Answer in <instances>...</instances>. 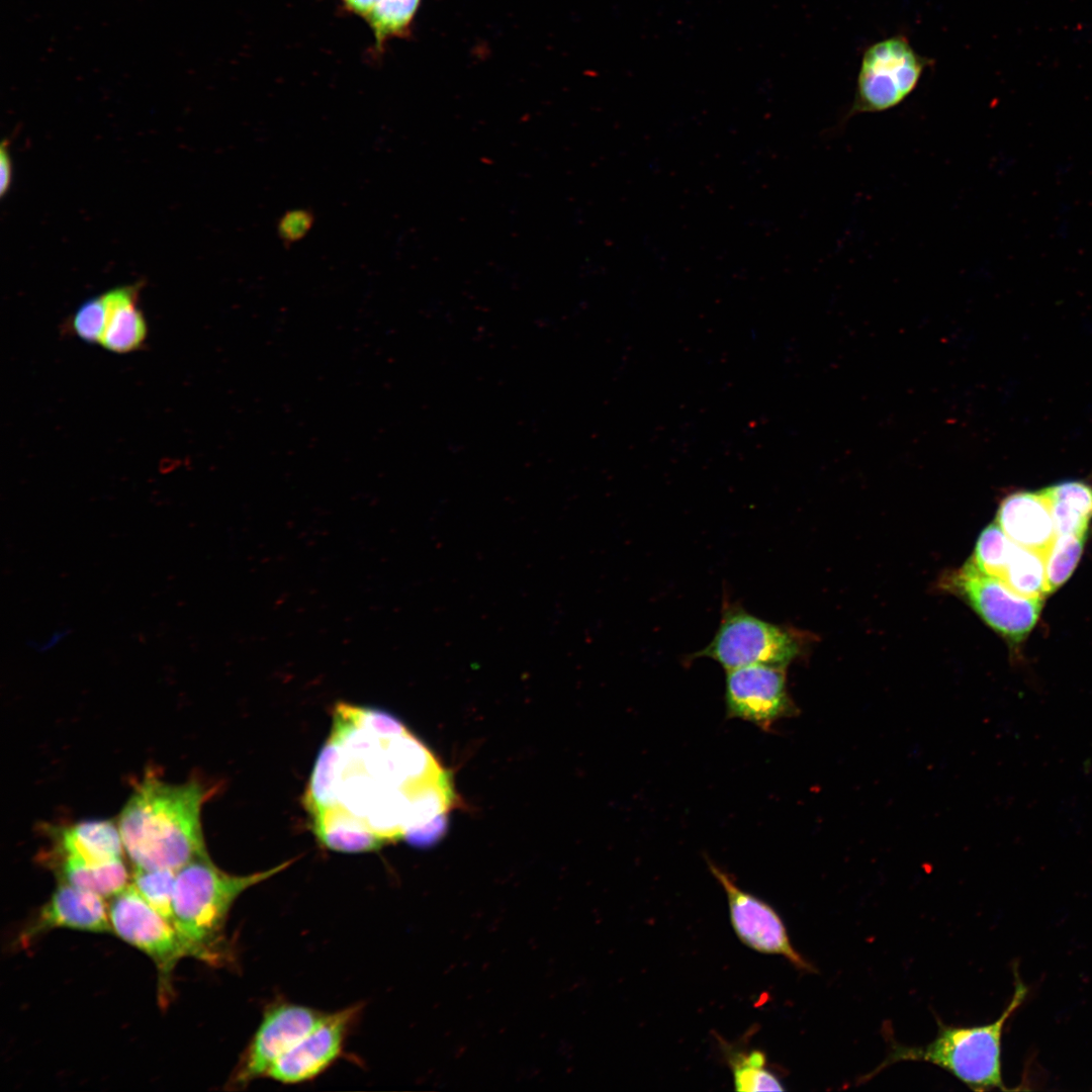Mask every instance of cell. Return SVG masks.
<instances>
[{
	"mask_svg": "<svg viewBox=\"0 0 1092 1092\" xmlns=\"http://www.w3.org/2000/svg\"><path fill=\"white\" fill-rule=\"evenodd\" d=\"M217 786L198 779L170 784L148 772L135 784L117 825L133 868L178 871L207 855L201 810Z\"/></svg>",
	"mask_w": 1092,
	"mask_h": 1092,
	"instance_id": "obj_1",
	"label": "cell"
},
{
	"mask_svg": "<svg viewBox=\"0 0 1092 1092\" xmlns=\"http://www.w3.org/2000/svg\"><path fill=\"white\" fill-rule=\"evenodd\" d=\"M295 859L250 875H232L217 868L207 855L183 866L176 873L172 924L187 953L210 966L233 961L225 925L235 901L249 888L284 871Z\"/></svg>",
	"mask_w": 1092,
	"mask_h": 1092,
	"instance_id": "obj_2",
	"label": "cell"
},
{
	"mask_svg": "<svg viewBox=\"0 0 1092 1092\" xmlns=\"http://www.w3.org/2000/svg\"><path fill=\"white\" fill-rule=\"evenodd\" d=\"M1015 989L1001 1015L993 1022L976 1026H957L938 1018L937 1034L925 1045H905L897 1042L884 1030L890 1050L886 1059L859 1081L864 1082L883 1069L902 1061H920L938 1066L958 1078L970 1089L987 1091L1009 1090L1002 1078V1036L1010 1016L1024 1002L1028 988L1015 972Z\"/></svg>",
	"mask_w": 1092,
	"mask_h": 1092,
	"instance_id": "obj_3",
	"label": "cell"
},
{
	"mask_svg": "<svg viewBox=\"0 0 1092 1092\" xmlns=\"http://www.w3.org/2000/svg\"><path fill=\"white\" fill-rule=\"evenodd\" d=\"M799 653L800 643L792 631L728 604L713 639L693 657L711 658L727 671L748 665L786 667Z\"/></svg>",
	"mask_w": 1092,
	"mask_h": 1092,
	"instance_id": "obj_4",
	"label": "cell"
},
{
	"mask_svg": "<svg viewBox=\"0 0 1092 1092\" xmlns=\"http://www.w3.org/2000/svg\"><path fill=\"white\" fill-rule=\"evenodd\" d=\"M929 64L904 35L873 43L862 55L847 117L898 106L914 91Z\"/></svg>",
	"mask_w": 1092,
	"mask_h": 1092,
	"instance_id": "obj_5",
	"label": "cell"
},
{
	"mask_svg": "<svg viewBox=\"0 0 1092 1092\" xmlns=\"http://www.w3.org/2000/svg\"><path fill=\"white\" fill-rule=\"evenodd\" d=\"M112 932L147 954L159 975V996L169 999L171 978L178 962L187 957L174 926L159 914L132 884L111 897L108 906Z\"/></svg>",
	"mask_w": 1092,
	"mask_h": 1092,
	"instance_id": "obj_6",
	"label": "cell"
},
{
	"mask_svg": "<svg viewBox=\"0 0 1092 1092\" xmlns=\"http://www.w3.org/2000/svg\"><path fill=\"white\" fill-rule=\"evenodd\" d=\"M949 583L986 624L1012 645L1028 636L1042 609L1043 599L1016 594L971 561L952 574Z\"/></svg>",
	"mask_w": 1092,
	"mask_h": 1092,
	"instance_id": "obj_7",
	"label": "cell"
},
{
	"mask_svg": "<svg viewBox=\"0 0 1092 1092\" xmlns=\"http://www.w3.org/2000/svg\"><path fill=\"white\" fill-rule=\"evenodd\" d=\"M325 1013L288 1002L268 1007L228 1085L232 1089H242L256 1079L267 1077L276 1061L312 1029Z\"/></svg>",
	"mask_w": 1092,
	"mask_h": 1092,
	"instance_id": "obj_8",
	"label": "cell"
},
{
	"mask_svg": "<svg viewBox=\"0 0 1092 1092\" xmlns=\"http://www.w3.org/2000/svg\"><path fill=\"white\" fill-rule=\"evenodd\" d=\"M707 863L726 894L731 925L738 939L755 951L782 956L802 972H815V968L791 943L779 913L763 900L738 887L713 861L707 859Z\"/></svg>",
	"mask_w": 1092,
	"mask_h": 1092,
	"instance_id": "obj_9",
	"label": "cell"
},
{
	"mask_svg": "<svg viewBox=\"0 0 1092 1092\" xmlns=\"http://www.w3.org/2000/svg\"><path fill=\"white\" fill-rule=\"evenodd\" d=\"M726 672L728 718L748 721L768 731L778 720L797 714L788 693L785 666L748 665Z\"/></svg>",
	"mask_w": 1092,
	"mask_h": 1092,
	"instance_id": "obj_10",
	"label": "cell"
},
{
	"mask_svg": "<svg viewBox=\"0 0 1092 1092\" xmlns=\"http://www.w3.org/2000/svg\"><path fill=\"white\" fill-rule=\"evenodd\" d=\"M361 1011L362 1005L355 1004L325 1013L312 1029L276 1061L267 1077L283 1084H298L321 1075L342 1054Z\"/></svg>",
	"mask_w": 1092,
	"mask_h": 1092,
	"instance_id": "obj_11",
	"label": "cell"
},
{
	"mask_svg": "<svg viewBox=\"0 0 1092 1092\" xmlns=\"http://www.w3.org/2000/svg\"><path fill=\"white\" fill-rule=\"evenodd\" d=\"M56 928L110 933L108 907L103 897L67 883L57 889L21 933L24 943Z\"/></svg>",
	"mask_w": 1092,
	"mask_h": 1092,
	"instance_id": "obj_12",
	"label": "cell"
},
{
	"mask_svg": "<svg viewBox=\"0 0 1092 1092\" xmlns=\"http://www.w3.org/2000/svg\"><path fill=\"white\" fill-rule=\"evenodd\" d=\"M52 845L41 860L69 859L85 864H102L122 859L124 848L117 823L112 820H83L68 826H48Z\"/></svg>",
	"mask_w": 1092,
	"mask_h": 1092,
	"instance_id": "obj_13",
	"label": "cell"
},
{
	"mask_svg": "<svg viewBox=\"0 0 1092 1092\" xmlns=\"http://www.w3.org/2000/svg\"><path fill=\"white\" fill-rule=\"evenodd\" d=\"M996 523L1016 544L1048 553L1057 534L1050 502L1043 490H1020L1001 502Z\"/></svg>",
	"mask_w": 1092,
	"mask_h": 1092,
	"instance_id": "obj_14",
	"label": "cell"
},
{
	"mask_svg": "<svg viewBox=\"0 0 1092 1092\" xmlns=\"http://www.w3.org/2000/svg\"><path fill=\"white\" fill-rule=\"evenodd\" d=\"M140 285H128L107 291L109 314L99 344L107 351L126 354L145 346L148 326L136 306Z\"/></svg>",
	"mask_w": 1092,
	"mask_h": 1092,
	"instance_id": "obj_15",
	"label": "cell"
},
{
	"mask_svg": "<svg viewBox=\"0 0 1092 1092\" xmlns=\"http://www.w3.org/2000/svg\"><path fill=\"white\" fill-rule=\"evenodd\" d=\"M311 819L317 839L332 850L365 852L387 843L364 819L340 804L312 814Z\"/></svg>",
	"mask_w": 1092,
	"mask_h": 1092,
	"instance_id": "obj_16",
	"label": "cell"
},
{
	"mask_svg": "<svg viewBox=\"0 0 1092 1092\" xmlns=\"http://www.w3.org/2000/svg\"><path fill=\"white\" fill-rule=\"evenodd\" d=\"M1052 510L1057 535H1087L1092 519V485L1064 480L1042 488Z\"/></svg>",
	"mask_w": 1092,
	"mask_h": 1092,
	"instance_id": "obj_17",
	"label": "cell"
},
{
	"mask_svg": "<svg viewBox=\"0 0 1092 1092\" xmlns=\"http://www.w3.org/2000/svg\"><path fill=\"white\" fill-rule=\"evenodd\" d=\"M54 871L61 883L90 891L103 898L113 897L128 884L129 876L122 859L102 864H84L59 859L46 863Z\"/></svg>",
	"mask_w": 1092,
	"mask_h": 1092,
	"instance_id": "obj_18",
	"label": "cell"
},
{
	"mask_svg": "<svg viewBox=\"0 0 1092 1092\" xmlns=\"http://www.w3.org/2000/svg\"><path fill=\"white\" fill-rule=\"evenodd\" d=\"M1046 555L1016 544L1000 578L1018 595L1033 599H1045Z\"/></svg>",
	"mask_w": 1092,
	"mask_h": 1092,
	"instance_id": "obj_19",
	"label": "cell"
},
{
	"mask_svg": "<svg viewBox=\"0 0 1092 1092\" xmlns=\"http://www.w3.org/2000/svg\"><path fill=\"white\" fill-rule=\"evenodd\" d=\"M726 1059L732 1072L734 1088L737 1091H784L781 1080L766 1064V1056L761 1051L725 1050Z\"/></svg>",
	"mask_w": 1092,
	"mask_h": 1092,
	"instance_id": "obj_20",
	"label": "cell"
},
{
	"mask_svg": "<svg viewBox=\"0 0 1092 1092\" xmlns=\"http://www.w3.org/2000/svg\"><path fill=\"white\" fill-rule=\"evenodd\" d=\"M421 0H377L365 18L371 28L375 50H383L392 37L404 36L420 6Z\"/></svg>",
	"mask_w": 1092,
	"mask_h": 1092,
	"instance_id": "obj_21",
	"label": "cell"
},
{
	"mask_svg": "<svg viewBox=\"0 0 1092 1092\" xmlns=\"http://www.w3.org/2000/svg\"><path fill=\"white\" fill-rule=\"evenodd\" d=\"M176 873L170 869L133 868L131 876V884L141 896L171 924Z\"/></svg>",
	"mask_w": 1092,
	"mask_h": 1092,
	"instance_id": "obj_22",
	"label": "cell"
},
{
	"mask_svg": "<svg viewBox=\"0 0 1092 1092\" xmlns=\"http://www.w3.org/2000/svg\"><path fill=\"white\" fill-rule=\"evenodd\" d=\"M1015 546L997 523L991 524L981 533L970 561L982 572L1000 579Z\"/></svg>",
	"mask_w": 1092,
	"mask_h": 1092,
	"instance_id": "obj_23",
	"label": "cell"
},
{
	"mask_svg": "<svg viewBox=\"0 0 1092 1092\" xmlns=\"http://www.w3.org/2000/svg\"><path fill=\"white\" fill-rule=\"evenodd\" d=\"M1087 535H1057L1046 553V583L1051 595L1074 572L1083 553Z\"/></svg>",
	"mask_w": 1092,
	"mask_h": 1092,
	"instance_id": "obj_24",
	"label": "cell"
},
{
	"mask_svg": "<svg viewBox=\"0 0 1092 1092\" xmlns=\"http://www.w3.org/2000/svg\"><path fill=\"white\" fill-rule=\"evenodd\" d=\"M108 314L109 299L105 292L81 304L70 320V331L86 343H99Z\"/></svg>",
	"mask_w": 1092,
	"mask_h": 1092,
	"instance_id": "obj_25",
	"label": "cell"
},
{
	"mask_svg": "<svg viewBox=\"0 0 1092 1092\" xmlns=\"http://www.w3.org/2000/svg\"><path fill=\"white\" fill-rule=\"evenodd\" d=\"M314 220L313 211L307 208L287 210L277 221V235L285 247H290L309 233Z\"/></svg>",
	"mask_w": 1092,
	"mask_h": 1092,
	"instance_id": "obj_26",
	"label": "cell"
},
{
	"mask_svg": "<svg viewBox=\"0 0 1092 1092\" xmlns=\"http://www.w3.org/2000/svg\"><path fill=\"white\" fill-rule=\"evenodd\" d=\"M12 165L8 152L7 143L3 142L0 148V195L4 196L11 184Z\"/></svg>",
	"mask_w": 1092,
	"mask_h": 1092,
	"instance_id": "obj_27",
	"label": "cell"
},
{
	"mask_svg": "<svg viewBox=\"0 0 1092 1092\" xmlns=\"http://www.w3.org/2000/svg\"><path fill=\"white\" fill-rule=\"evenodd\" d=\"M344 7L351 13L366 18L377 0H341Z\"/></svg>",
	"mask_w": 1092,
	"mask_h": 1092,
	"instance_id": "obj_28",
	"label": "cell"
}]
</instances>
